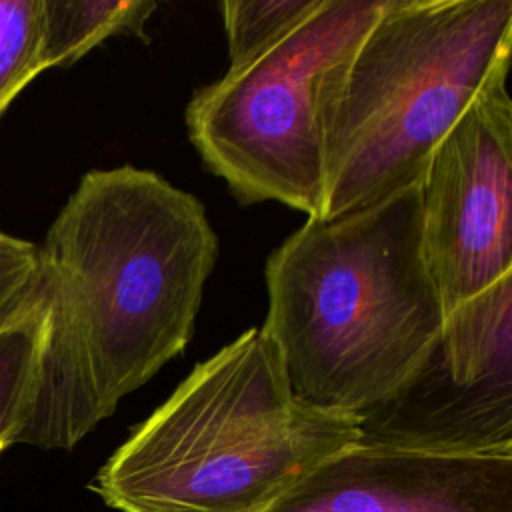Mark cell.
Returning <instances> with one entry per match:
<instances>
[{
  "label": "cell",
  "mask_w": 512,
  "mask_h": 512,
  "mask_svg": "<svg viewBox=\"0 0 512 512\" xmlns=\"http://www.w3.org/2000/svg\"><path fill=\"white\" fill-rule=\"evenodd\" d=\"M36 248L48 332L16 444L70 450L182 354L218 238L194 194L118 166L86 172Z\"/></svg>",
  "instance_id": "6da1fadb"
},
{
  "label": "cell",
  "mask_w": 512,
  "mask_h": 512,
  "mask_svg": "<svg viewBox=\"0 0 512 512\" xmlns=\"http://www.w3.org/2000/svg\"><path fill=\"white\" fill-rule=\"evenodd\" d=\"M268 314L294 394L358 416L424 362L446 312L422 238L420 182L294 230L266 260Z\"/></svg>",
  "instance_id": "7a4b0ae2"
},
{
  "label": "cell",
  "mask_w": 512,
  "mask_h": 512,
  "mask_svg": "<svg viewBox=\"0 0 512 512\" xmlns=\"http://www.w3.org/2000/svg\"><path fill=\"white\" fill-rule=\"evenodd\" d=\"M358 442L356 416L300 400L262 328L200 362L96 472L118 512H262Z\"/></svg>",
  "instance_id": "3957f363"
},
{
  "label": "cell",
  "mask_w": 512,
  "mask_h": 512,
  "mask_svg": "<svg viewBox=\"0 0 512 512\" xmlns=\"http://www.w3.org/2000/svg\"><path fill=\"white\" fill-rule=\"evenodd\" d=\"M510 52L512 0H388L324 90L320 220L418 184Z\"/></svg>",
  "instance_id": "277c9868"
},
{
  "label": "cell",
  "mask_w": 512,
  "mask_h": 512,
  "mask_svg": "<svg viewBox=\"0 0 512 512\" xmlns=\"http://www.w3.org/2000/svg\"><path fill=\"white\" fill-rule=\"evenodd\" d=\"M388 0H322L258 54L194 92L188 138L242 204L274 200L322 218V106Z\"/></svg>",
  "instance_id": "5b68a950"
},
{
  "label": "cell",
  "mask_w": 512,
  "mask_h": 512,
  "mask_svg": "<svg viewBox=\"0 0 512 512\" xmlns=\"http://www.w3.org/2000/svg\"><path fill=\"white\" fill-rule=\"evenodd\" d=\"M356 420L360 444L512 454V274L450 310L416 372Z\"/></svg>",
  "instance_id": "8992f818"
},
{
  "label": "cell",
  "mask_w": 512,
  "mask_h": 512,
  "mask_svg": "<svg viewBox=\"0 0 512 512\" xmlns=\"http://www.w3.org/2000/svg\"><path fill=\"white\" fill-rule=\"evenodd\" d=\"M506 78L466 108L420 180L424 254L446 314L512 274V100Z\"/></svg>",
  "instance_id": "52a82bcc"
},
{
  "label": "cell",
  "mask_w": 512,
  "mask_h": 512,
  "mask_svg": "<svg viewBox=\"0 0 512 512\" xmlns=\"http://www.w3.org/2000/svg\"><path fill=\"white\" fill-rule=\"evenodd\" d=\"M262 512H512V454L350 444Z\"/></svg>",
  "instance_id": "ba28073f"
},
{
  "label": "cell",
  "mask_w": 512,
  "mask_h": 512,
  "mask_svg": "<svg viewBox=\"0 0 512 512\" xmlns=\"http://www.w3.org/2000/svg\"><path fill=\"white\" fill-rule=\"evenodd\" d=\"M152 0H44V70L72 66L116 34L144 38Z\"/></svg>",
  "instance_id": "9c48e42d"
},
{
  "label": "cell",
  "mask_w": 512,
  "mask_h": 512,
  "mask_svg": "<svg viewBox=\"0 0 512 512\" xmlns=\"http://www.w3.org/2000/svg\"><path fill=\"white\" fill-rule=\"evenodd\" d=\"M48 332V304L40 302L0 328V452L16 444L22 430Z\"/></svg>",
  "instance_id": "30bf717a"
},
{
  "label": "cell",
  "mask_w": 512,
  "mask_h": 512,
  "mask_svg": "<svg viewBox=\"0 0 512 512\" xmlns=\"http://www.w3.org/2000/svg\"><path fill=\"white\" fill-rule=\"evenodd\" d=\"M44 0H0V118L44 72Z\"/></svg>",
  "instance_id": "8fae6325"
},
{
  "label": "cell",
  "mask_w": 512,
  "mask_h": 512,
  "mask_svg": "<svg viewBox=\"0 0 512 512\" xmlns=\"http://www.w3.org/2000/svg\"><path fill=\"white\" fill-rule=\"evenodd\" d=\"M322 0H224L222 22L228 38L230 66L238 64L312 14Z\"/></svg>",
  "instance_id": "7c38bea8"
},
{
  "label": "cell",
  "mask_w": 512,
  "mask_h": 512,
  "mask_svg": "<svg viewBox=\"0 0 512 512\" xmlns=\"http://www.w3.org/2000/svg\"><path fill=\"white\" fill-rule=\"evenodd\" d=\"M40 298L36 244L0 228V328L26 314Z\"/></svg>",
  "instance_id": "4fadbf2b"
}]
</instances>
